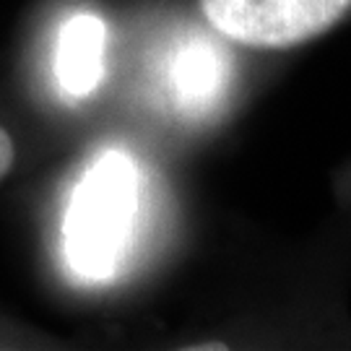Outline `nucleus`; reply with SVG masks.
I'll return each mask as SVG.
<instances>
[{
  "mask_svg": "<svg viewBox=\"0 0 351 351\" xmlns=\"http://www.w3.org/2000/svg\"><path fill=\"white\" fill-rule=\"evenodd\" d=\"M107 68V24L97 13H75L60 29L55 75L68 97L86 99L99 88Z\"/></svg>",
  "mask_w": 351,
  "mask_h": 351,
  "instance_id": "nucleus-4",
  "label": "nucleus"
},
{
  "mask_svg": "<svg viewBox=\"0 0 351 351\" xmlns=\"http://www.w3.org/2000/svg\"><path fill=\"white\" fill-rule=\"evenodd\" d=\"M229 86V58L206 37H190L169 60V91L185 114H206Z\"/></svg>",
  "mask_w": 351,
  "mask_h": 351,
  "instance_id": "nucleus-3",
  "label": "nucleus"
},
{
  "mask_svg": "<svg viewBox=\"0 0 351 351\" xmlns=\"http://www.w3.org/2000/svg\"><path fill=\"white\" fill-rule=\"evenodd\" d=\"M206 19L250 47H291L323 34L351 0H201Z\"/></svg>",
  "mask_w": 351,
  "mask_h": 351,
  "instance_id": "nucleus-2",
  "label": "nucleus"
},
{
  "mask_svg": "<svg viewBox=\"0 0 351 351\" xmlns=\"http://www.w3.org/2000/svg\"><path fill=\"white\" fill-rule=\"evenodd\" d=\"M13 159H16V146H13L11 136L0 128V180L11 172Z\"/></svg>",
  "mask_w": 351,
  "mask_h": 351,
  "instance_id": "nucleus-5",
  "label": "nucleus"
},
{
  "mask_svg": "<svg viewBox=\"0 0 351 351\" xmlns=\"http://www.w3.org/2000/svg\"><path fill=\"white\" fill-rule=\"evenodd\" d=\"M141 177L123 151H104L78 180L63 219L65 263L84 281L117 274L138 221Z\"/></svg>",
  "mask_w": 351,
  "mask_h": 351,
  "instance_id": "nucleus-1",
  "label": "nucleus"
}]
</instances>
